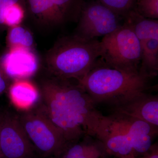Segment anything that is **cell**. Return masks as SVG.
<instances>
[{
    "instance_id": "cell-1",
    "label": "cell",
    "mask_w": 158,
    "mask_h": 158,
    "mask_svg": "<svg viewBox=\"0 0 158 158\" xmlns=\"http://www.w3.org/2000/svg\"><path fill=\"white\" fill-rule=\"evenodd\" d=\"M51 76L40 82L39 106L63 134L66 143L94 137L103 115L81 85Z\"/></svg>"
},
{
    "instance_id": "cell-2",
    "label": "cell",
    "mask_w": 158,
    "mask_h": 158,
    "mask_svg": "<svg viewBox=\"0 0 158 158\" xmlns=\"http://www.w3.org/2000/svg\"><path fill=\"white\" fill-rule=\"evenodd\" d=\"M150 78L139 71L112 68L100 58L82 78L77 81L96 106L110 108L130 100L151 88Z\"/></svg>"
},
{
    "instance_id": "cell-3",
    "label": "cell",
    "mask_w": 158,
    "mask_h": 158,
    "mask_svg": "<svg viewBox=\"0 0 158 158\" xmlns=\"http://www.w3.org/2000/svg\"><path fill=\"white\" fill-rule=\"evenodd\" d=\"M158 129L128 115L112 112L103 116L95 138L103 144L110 156L122 158L131 154L138 157L149 149Z\"/></svg>"
},
{
    "instance_id": "cell-4",
    "label": "cell",
    "mask_w": 158,
    "mask_h": 158,
    "mask_svg": "<svg viewBox=\"0 0 158 158\" xmlns=\"http://www.w3.org/2000/svg\"><path fill=\"white\" fill-rule=\"evenodd\" d=\"M101 55L100 41L73 34L56 41L46 55L45 63L51 76L78 81L93 68Z\"/></svg>"
},
{
    "instance_id": "cell-5",
    "label": "cell",
    "mask_w": 158,
    "mask_h": 158,
    "mask_svg": "<svg viewBox=\"0 0 158 158\" xmlns=\"http://www.w3.org/2000/svg\"><path fill=\"white\" fill-rule=\"evenodd\" d=\"M101 59L108 66L127 71H139L140 43L133 29L123 21L119 28L103 37Z\"/></svg>"
},
{
    "instance_id": "cell-6",
    "label": "cell",
    "mask_w": 158,
    "mask_h": 158,
    "mask_svg": "<svg viewBox=\"0 0 158 158\" xmlns=\"http://www.w3.org/2000/svg\"><path fill=\"white\" fill-rule=\"evenodd\" d=\"M21 111L18 117L35 149L45 156L61 154L66 141L41 108L34 107Z\"/></svg>"
},
{
    "instance_id": "cell-7",
    "label": "cell",
    "mask_w": 158,
    "mask_h": 158,
    "mask_svg": "<svg viewBox=\"0 0 158 158\" xmlns=\"http://www.w3.org/2000/svg\"><path fill=\"white\" fill-rule=\"evenodd\" d=\"M26 14L38 25L54 28L77 23L85 0H25Z\"/></svg>"
},
{
    "instance_id": "cell-8",
    "label": "cell",
    "mask_w": 158,
    "mask_h": 158,
    "mask_svg": "<svg viewBox=\"0 0 158 158\" xmlns=\"http://www.w3.org/2000/svg\"><path fill=\"white\" fill-rule=\"evenodd\" d=\"M74 35L83 39H96L111 34L122 26L123 19L96 0L85 2Z\"/></svg>"
},
{
    "instance_id": "cell-9",
    "label": "cell",
    "mask_w": 158,
    "mask_h": 158,
    "mask_svg": "<svg viewBox=\"0 0 158 158\" xmlns=\"http://www.w3.org/2000/svg\"><path fill=\"white\" fill-rule=\"evenodd\" d=\"M138 37L141 49L139 71L150 79L158 73V20L142 17L135 10L123 19Z\"/></svg>"
},
{
    "instance_id": "cell-10",
    "label": "cell",
    "mask_w": 158,
    "mask_h": 158,
    "mask_svg": "<svg viewBox=\"0 0 158 158\" xmlns=\"http://www.w3.org/2000/svg\"><path fill=\"white\" fill-rule=\"evenodd\" d=\"M34 150L17 114L3 112L0 125L1 158H31Z\"/></svg>"
},
{
    "instance_id": "cell-11",
    "label": "cell",
    "mask_w": 158,
    "mask_h": 158,
    "mask_svg": "<svg viewBox=\"0 0 158 158\" xmlns=\"http://www.w3.org/2000/svg\"><path fill=\"white\" fill-rule=\"evenodd\" d=\"M0 62L8 76L15 80L32 76L39 66V59L33 49L21 47L9 48Z\"/></svg>"
},
{
    "instance_id": "cell-12",
    "label": "cell",
    "mask_w": 158,
    "mask_h": 158,
    "mask_svg": "<svg viewBox=\"0 0 158 158\" xmlns=\"http://www.w3.org/2000/svg\"><path fill=\"white\" fill-rule=\"evenodd\" d=\"M110 109L112 112L128 115L158 128V95L144 92Z\"/></svg>"
},
{
    "instance_id": "cell-13",
    "label": "cell",
    "mask_w": 158,
    "mask_h": 158,
    "mask_svg": "<svg viewBox=\"0 0 158 158\" xmlns=\"http://www.w3.org/2000/svg\"><path fill=\"white\" fill-rule=\"evenodd\" d=\"M62 153L63 158H107L109 155L101 141L90 135L67 143Z\"/></svg>"
},
{
    "instance_id": "cell-14",
    "label": "cell",
    "mask_w": 158,
    "mask_h": 158,
    "mask_svg": "<svg viewBox=\"0 0 158 158\" xmlns=\"http://www.w3.org/2000/svg\"><path fill=\"white\" fill-rule=\"evenodd\" d=\"M8 90L12 103L21 111L32 109L39 100V89L26 79L15 80Z\"/></svg>"
},
{
    "instance_id": "cell-15",
    "label": "cell",
    "mask_w": 158,
    "mask_h": 158,
    "mask_svg": "<svg viewBox=\"0 0 158 158\" xmlns=\"http://www.w3.org/2000/svg\"><path fill=\"white\" fill-rule=\"evenodd\" d=\"M7 42L9 48L21 47L33 49L34 38L28 29L19 25L10 27L7 34Z\"/></svg>"
},
{
    "instance_id": "cell-16",
    "label": "cell",
    "mask_w": 158,
    "mask_h": 158,
    "mask_svg": "<svg viewBox=\"0 0 158 158\" xmlns=\"http://www.w3.org/2000/svg\"><path fill=\"white\" fill-rule=\"evenodd\" d=\"M124 19L135 10L137 0H96Z\"/></svg>"
},
{
    "instance_id": "cell-17",
    "label": "cell",
    "mask_w": 158,
    "mask_h": 158,
    "mask_svg": "<svg viewBox=\"0 0 158 158\" xmlns=\"http://www.w3.org/2000/svg\"><path fill=\"white\" fill-rule=\"evenodd\" d=\"M135 10L145 18L158 19V0H137Z\"/></svg>"
},
{
    "instance_id": "cell-18",
    "label": "cell",
    "mask_w": 158,
    "mask_h": 158,
    "mask_svg": "<svg viewBox=\"0 0 158 158\" xmlns=\"http://www.w3.org/2000/svg\"><path fill=\"white\" fill-rule=\"evenodd\" d=\"M16 4L26 6L25 0H0V29L6 27L4 23V16L6 12Z\"/></svg>"
},
{
    "instance_id": "cell-19",
    "label": "cell",
    "mask_w": 158,
    "mask_h": 158,
    "mask_svg": "<svg viewBox=\"0 0 158 158\" xmlns=\"http://www.w3.org/2000/svg\"><path fill=\"white\" fill-rule=\"evenodd\" d=\"M10 85V78L3 69L0 62V96L9 89Z\"/></svg>"
},
{
    "instance_id": "cell-20",
    "label": "cell",
    "mask_w": 158,
    "mask_h": 158,
    "mask_svg": "<svg viewBox=\"0 0 158 158\" xmlns=\"http://www.w3.org/2000/svg\"><path fill=\"white\" fill-rule=\"evenodd\" d=\"M137 158H158V144H152L151 147L148 151L140 156V157Z\"/></svg>"
},
{
    "instance_id": "cell-21",
    "label": "cell",
    "mask_w": 158,
    "mask_h": 158,
    "mask_svg": "<svg viewBox=\"0 0 158 158\" xmlns=\"http://www.w3.org/2000/svg\"><path fill=\"white\" fill-rule=\"evenodd\" d=\"M122 158H137L133 154H131L129 155L126 156H125L124 157Z\"/></svg>"
},
{
    "instance_id": "cell-22",
    "label": "cell",
    "mask_w": 158,
    "mask_h": 158,
    "mask_svg": "<svg viewBox=\"0 0 158 158\" xmlns=\"http://www.w3.org/2000/svg\"><path fill=\"white\" fill-rule=\"evenodd\" d=\"M3 112L0 111V125H1V120H2V116ZM0 158H1V150H0Z\"/></svg>"
}]
</instances>
